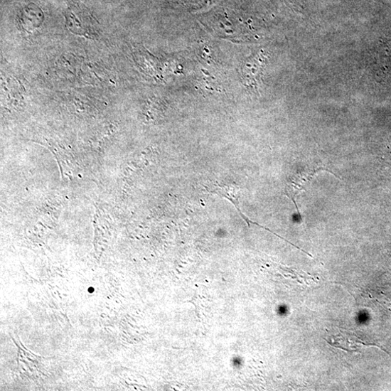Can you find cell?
<instances>
[{"label":"cell","mask_w":391,"mask_h":391,"mask_svg":"<svg viewBox=\"0 0 391 391\" xmlns=\"http://www.w3.org/2000/svg\"><path fill=\"white\" fill-rule=\"evenodd\" d=\"M213 193L219 194V195L221 196V197H223V198L227 199V200H229L235 206V208H236L237 209L238 212L240 213V215L245 220V222L247 223V225L249 226H250V224L256 225H257V226H259V227H262L264 230H267L269 231L272 234L276 235L277 237H278L279 238H280V239L286 241V242L289 243L291 245H292L295 248H296V249H298L301 251H303V250L299 248L295 245L292 244L291 242H289L288 240H285L284 238L280 237L279 235H278L277 233L274 232L273 231H272L271 230H269V228H267L266 227L260 225L259 223L251 220L247 216H245L242 213L241 210L240 209L239 199H240V189L238 188L237 185H235V184L224 185V186L215 185L214 186L213 189Z\"/></svg>","instance_id":"1"},{"label":"cell","mask_w":391,"mask_h":391,"mask_svg":"<svg viewBox=\"0 0 391 391\" xmlns=\"http://www.w3.org/2000/svg\"><path fill=\"white\" fill-rule=\"evenodd\" d=\"M320 171H329L328 169L324 168L306 169L305 171L296 173L286 184V194L287 195V197H289L294 203L299 214V210L296 205V198L298 194L301 191L304 190V186L306 183Z\"/></svg>","instance_id":"2"}]
</instances>
